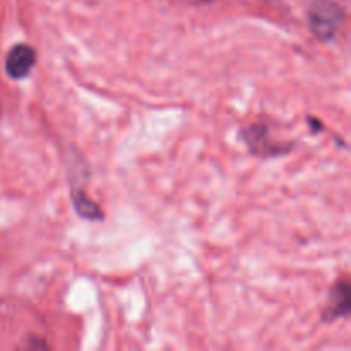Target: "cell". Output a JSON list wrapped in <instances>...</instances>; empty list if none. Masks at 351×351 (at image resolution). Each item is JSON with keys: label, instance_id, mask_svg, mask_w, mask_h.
Returning a JSON list of instances; mask_svg holds the SVG:
<instances>
[{"label": "cell", "instance_id": "6da1fadb", "mask_svg": "<svg viewBox=\"0 0 351 351\" xmlns=\"http://www.w3.org/2000/svg\"><path fill=\"white\" fill-rule=\"evenodd\" d=\"M345 23V10L335 0H317L308 9V27L319 41H332Z\"/></svg>", "mask_w": 351, "mask_h": 351}, {"label": "cell", "instance_id": "7a4b0ae2", "mask_svg": "<svg viewBox=\"0 0 351 351\" xmlns=\"http://www.w3.org/2000/svg\"><path fill=\"white\" fill-rule=\"evenodd\" d=\"M34 62H36V51L29 45L19 43L10 48L9 55L5 58V71L9 77L24 79L33 71Z\"/></svg>", "mask_w": 351, "mask_h": 351}, {"label": "cell", "instance_id": "3957f363", "mask_svg": "<svg viewBox=\"0 0 351 351\" xmlns=\"http://www.w3.org/2000/svg\"><path fill=\"white\" fill-rule=\"evenodd\" d=\"M243 141L249 144L250 151L259 156H276V154H283L287 151L283 144L271 141L269 130L264 125H252L243 130Z\"/></svg>", "mask_w": 351, "mask_h": 351}, {"label": "cell", "instance_id": "277c9868", "mask_svg": "<svg viewBox=\"0 0 351 351\" xmlns=\"http://www.w3.org/2000/svg\"><path fill=\"white\" fill-rule=\"evenodd\" d=\"M350 285L348 281H336L335 288L331 291V305L328 308V314L324 315L326 321L329 319H339L350 314Z\"/></svg>", "mask_w": 351, "mask_h": 351}, {"label": "cell", "instance_id": "5b68a950", "mask_svg": "<svg viewBox=\"0 0 351 351\" xmlns=\"http://www.w3.org/2000/svg\"><path fill=\"white\" fill-rule=\"evenodd\" d=\"M72 202H74V209L81 218L84 219H101V209L96 202H93L84 192L72 191Z\"/></svg>", "mask_w": 351, "mask_h": 351}, {"label": "cell", "instance_id": "8992f818", "mask_svg": "<svg viewBox=\"0 0 351 351\" xmlns=\"http://www.w3.org/2000/svg\"><path fill=\"white\" fill-rule=\"evenodd\" d=\"M202 2H209V0H202Z\"/></svg>", "mask_w": 351, "mask_h": 351}]
</instances>
